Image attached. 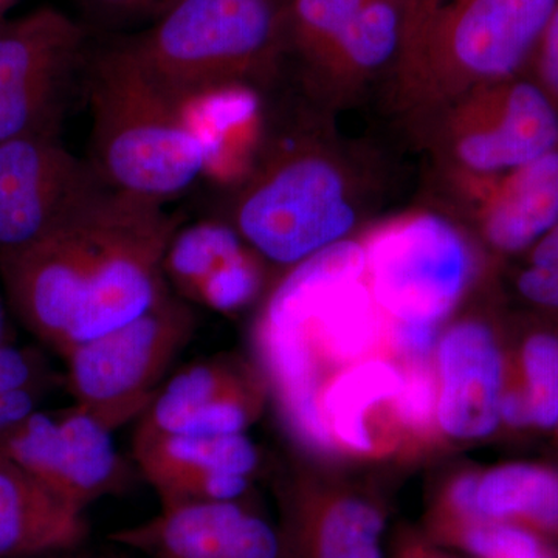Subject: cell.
Returning <instances> with one entry per match:
<instances>
[{
  "mask_svg": "<svg viewBox=\"0 0 558 558\" xmlns=\"http://www.w3.org/2000/svg\"><path fill=\"white\" fill-rule=\"evenodd\" d=\"M179 229L163 204L101 186L39 240L0 253L7 306L64 357L171 292L163 263Z\"/></svg>",
  "mask_w": 558,
  "mask_h": 558,
  "instance_id": "cell-1",
  "label": "cell"
},
{
  "mask_svg": "<svg viewBox=\"0 0 558 558\" xmlns=\"http://www.w3.org/2000/svg\"><path fill=\"white\" fill-rule=\"evenodd\" d=\"M83 90L89 105V163L110 189L168 202L185 193L208 163L186 106L146 75L119 39L89 50Z\"/></svg>",
  "mask_w": 558,
  "mask_h": 558,
  "instance_id": "cell-2",
  "label": "cell"
},
{
  "mask_svg": "<svg viewBox=\"0 0 558 558\" xmlns=\"http://www.w3.org/2000/svg\"><path fill=\"white\" fill-rule=\"evenodd\" d=\"M558 0H447L403 43L392 101L421 123L481 84L531 65Z\"/></svg>",
  "mask_w": 558,
  "mask_h": 558,
  "instance_id": "cell-3",
  "label": "cell"
},
{
  "mask_svg": "<svg viewBox=\"0 0 558 558\" xmlns=\"http://www.w3.org/2000/svg\"><path fill=\"white\" fill-rule=\"evenodd\" d=\"M284 0H179L135 33L117 35L180 105L270 80L282 61Z\"/></svg>",
  "mask_w": 558,
  "mask_h": 558,
  "instance_id": "cell-4",
  "label": "cell"
},
{
  "mask_svg": "<svg viewBox=\"0 0 558 558\" xmlns=\"http://www.w3.org/2000/svg\"><path fill=\"white\" fill-rule=\"evenodd\" d=\"M360 197L347 163L322 143H278L250 172L223 222L266 264L293 267L347 241Z\"/></svg>",
  "mask_w": 558,
  "mask_h": 558,
  "instance_id": "cell-5",
  "label": "cell"
},
{
  "mask_svg": "<svg viewBox=\"0 0 558 558\" xmlns=\"http://www.w3.org/2000/svg\"><path fill=\"white\" fill-rule=\"evenodd\" d=\"M196 330L193 304L171 290L145 314L65 354L62 384L75 405L116 433L148 410Z\"/></svg>",
  "mask_w": 558,
  "mask_h": 558,
  "instance_id": "cell-6",
  "label": "cell"
},
{
  "mask_svg": "<svg viewBox=\"0 0 558 558\" xmlns=\"http://www.w3.org/2000/svg\"><path fill=\"white\" fill-rule=\"evenodd\" d=\"M362 242L366 282L381 312L396 322L439 325L478 271L472 241L439 213H405L371 230Z\"/></svg>",
  "mask_w": 558,
  "mask_h": 558,
  "instance_id": "cell-7",
  "label": "cell"
},
{
  "mask_svg": "<svg viewBox=\"0 0 558 558\" xmlns=\"http://www.w3.org/2000/svg\"><path fill=\"white\" fill-rule=\"evenodd\" d=\"M424 123L451 178H494L558 149V106L521 75L473 87Z\"/></svg>",
  "mask_w": 558,
  "mask_h": 558,
  "instance_id": "cell-8",
  "label": "cell"
},
{
  "mask_svg": "<svg viewBox=\"0 0 558 558\" xmlns=\"http://www.w3.org/2000/svg\"><path fill=\"white\" fill-rule=\"evenodd\" d=\"M89 50L86 25L53 7L0 20V143L61 137Z\"/></svg>",
  "mask_w": 558,
  "mask_h": 558,
  "instance_id": "cell-9",
  "label": "cell"
},
{
  "mask_svg": "<svg viewBox=\"0 0 558 558\" xmlns=\"http://www.w3.org/2000/svg\"><path fill=\"white\" fill-rule=\"evenodd\" d=\"M0 458L20 465L81 512L123 494L134 478L112 429L75 403L35 411L0 438Z\"/></svg>",
  "mask_w": 558,
  "mask_h": 558,
  "instance_id": "cell-10",
  "label": "cell"
},
{
  "mask_svg": "<svg viewBox=\"0 0 558 558\" xmlns=\"http://www.w3.org/2000/svg\"><path fill=\"white\" fill-rule=\"evenodd\" d=\"M105 185L57 135L0 143V253L39 240Z\"/></svg>",
  "mask_w": 558,
  "mask_h": 558,
  "instance_id": "cell-11",
  "label": "cell"
},
{
  "mask_svg": "<svg viewBox=\"0 0 558 558\" xmlns=\"http://www.w3.org/2000/svg\"><path fill=\"white\" fill-rule=\"evenodd\" d=\"M266 387L259 376L229 355H213L171 374L132 440L163 436H230L247 433Z\"/></svg>",
  "mask_w": 558,
  "mask_h": 558,
  "instance_id": "cell-12",
  "label": "cell"
},
{
  "mask_svg": "<svg viewBox=\"0 0 558 558\" xmlns=\"http://www.w3.org/2000/svg\"><path fill=\"white\" fill-rule=\"evenodd\" d=\"M109 539L148 558H289L281 527L250 499L168 506Z\"/></svg>",
  "mask_w": 558,
  "mask_h": 558,
  "instance_id": "cell-13",
  "label": "cell"
},
{
  "mask_svg": "<svg viewBox=\"0 0 558 558\" xmlns=\"http://www.w3.org/2000/svg\"><path fill=\"white\" fill-rule=\"evenodd\" d=\"M132 459L161 508L250 499L260 468V451L247 433L132 440Z\"/></svg>",
  "mask_w": 558,
  "mask_h": 558,
  "instance_id": "cell-14",
  "label": "cell"
},
{
  "mask_svg": "<svg viewBox=\"0 0 558 558\" xmlns=\"http://www.w3.org/2000/svg\"><path fill=\"white\" fill-rule=\"evenodd\" d=\"M436 422L450 438L484 439L499 424L502 357L490 326L462 319L439 337L436 348Z\"/></svg>",
  "mask_w": 558,
  "mask_h": 558,
  "instance_id": "cell-15",
  "label": "cell"
},
{
  "mask_svg": "<svg viewBox=\"0 0 558 558\" xmlns=\"http://www.w3.org/2000/svg\"><path fill=\"white\" fill-rule=\"evenodd\" d=\"M495 252L531 250L558 226V149L494 178H453Z\"/></svg>",
  "mask_w": 558,
  "mask_h": 558,
  "instance_id": "cell-16",
  "label": "cell"
},
{
  "mask_svg": "<svg viewBox=\"0 0 558 558\" xmlns=\"http://www.w3.org/2000/svg\"><path fill=\"white\" fill-rule=\"evenodd\" d=\"M89 535L86 512L70 506L20 465L0 458V558L81 549Z\"/></svg>",
  "mask_w": 558,
  "mask_h": 558,
  "instance_id": "cell-17",
  "label": "cell"
},
{
  "mask_svg": "<svg viewBox=\"0 0 558 558\" xmlns=\"http://www.w3.org/2000/svg\"><path fill=\"white\" fill-rule=\"evenodd\" d=\"M402 0H368L339 38L301 80L319 100L337 101L385 69H395L403 46Z\"/></svg>",
  "mask_w": 558,
  "mask_h": 558,
  "instance_id": "cell-18",
  "label": "cell"
},
{
  "mask_svg": "<svg viewBox=\"0 0 558 558\" xmlns=\"http://www.w3.org/2000/svg\"><path fill=\"white\" fill-rule=\"evenodd\" d=\"M289 558H385V515L355 495H293L281 527Z\"/></svg>",
  "mask_w": 558,
  "mask_h": 558,
  "instance_id": "cell-19",
  "label": "cell"
},
{
  "mask_svg": "<svg viewBox=\"0 0 558 558\" xmlns=\"http://www.w3.org/2000/svg\"><path fill=\"white\" fill-rule=\"evenodd\" d=\"M403 384V369L384 359L352 363L319 396V409L333 442L355 453L374 449L368 427L369 409L395 400Z\"/></svg>",
  "mask_w": 558,
  "mask_h": 558,
  "instance_id": "cell-20",
  "label": "cell"
},
{
  "mask_svg": "<svg viewBox=\"0 0 558 558\" xmlns=\"http://www.w3.org/2000/svg\"><path fill=\"white\" fill-rule=\"evenodd\" d=\"M481 520H527L542 527L558 526V473L532 464H506L481 476Z\"/></svg>",
  "mask_w": 558,
  "mask_h": 558,
  "instance_id": "cell-21",
  "label": "cell"
},
{
  "mask_svg": "<svg viewBox=\"0 0 558 558\" xmlns=\"http://www.w3.org/2000/svg\"><path fill=\"white\" fill-rule=\"evenodd\" d=\"M245 248L244 241L223 220L179 229L165 255V277L175 295L193 303L205 279Z\"/></svg>",
  "mask_w": 558,
  "mask_h": 558,
  "instance_id": "cell-22",
  "label": "cell"
},
{
  "mask_svg": "<svg viewBox=\"0 0 558 558\" xmlns=\"http://www.w3.org/2000/svg\"><path fill=\"white\" fill-rule=\"evenodd\" d=\"M526 398L531 405L532 425L554 428L558 425V337L539 332L529 337L523 354Z\"/></svg>",
  "mask_w": 558,
  "mask_h": 558,
  "instance_id": "cell-23",
  "label": "cell"
},
{
  "mask_svg": "<svg viewBox=\"0 0 558 558\" xmlns=\"http://www.w3.org/2000/svg\"><path fill=\"white\" fill-rule=\"evenodd\" d=\"M263 259L248 247L205 279L193 303L219 314H236L258 299L264 284Z\"/></svg>",
  "mask_w": 558,
  "mask_h": 558,
  "instance_id": "cell-24",
  "label": "cell"
},
{
  "mask_svg": "<svg viewBox=\"0 0 558 558\" xmlns=\"http://www.w3.org/2000/svg\"><path fill=\"white\" fill-rule=\"evenodd\" d=\"M451 538L476 558H539L538 538L510 521L480 520L451 531Z\"/></svg>",
  "mask_w": 558,
  "mask_h": 558,
  "instance_id": "cell-25",
  "label": "cell"
},
{
  "mask_svg": "<svg viewBox=\"0 0 558 558\" xmlns=\"http://www.w3.org/2000/svg\"><path fill=\"white\" fill-rule=\"evenodd\" d=\"M438 376L429 363H414L403 371V384L392 400L399 422L414 432H424L436 421Z\"/></svg>",
  "mask_w": 558,
  "mask_h": 558,
  "instance_id": "cell-26",
  "label": "cell"
},
{
  "mask_svg": "<svg viewBox=\"0 0 558 558\" xmlns=\"http://www.w3.org/2000/svg\"><path fill=\"white\" fill-rule=\"evenodd\" d=\"M87 25L106 32L148 27L179 0H76ZM86 25V27H87Z\"/></svg>",
  "mask_w": 558,
  "mask_h": 558,
  "instance_id": "cell-27",
  "label": "cell"
},
{
  "mask_svg": "<svg viewBox=\"0 0 558 558\" xmlns=\"http://www.w3.org/2000/svg\"><path fill=\"white\" fill-rule=\"evenodd\" d=\"M517 288L535 306L558 311V226L531 248Z\"/></svg>",
  "mask_w": 558,
  "mask_h": 558,
  "instance_id": "cell-28",
  "label": "cell"
},
{
  "mask_svg": "<svg viewBox=\"0 0 558 558\" xmlns=\"http://www.w3.org/2000/svg\"><path fill=\"white\" fill-rule=\"evenodd\" d=\"M58 381H62V377H57L43 349L16 347L11 341L0 347V392L53 388Z\"/></svg>",
  "mask_w": 558,
  "mask_h": 558,
  "instance_id": "cell-29",
  "label": "cell"
},
{
  "mask_svg": "<svg viewBox=\"0 0 558 558\" xmlns=\"http://www.w3.org/2000/svg\"><path fill=\"white\" fill-rule=\"evenodd\" d=\"M389 337L392 347L409 365L429 363L438 348V325L392 319Z\"/></svg>",
  "mask_w": 558,
  "mask_h": 558,
  "instance_id": "cell-30",
  "label": "cell"
},
{
  "mask_svg": "<svg viewBox=\"0 0 558 558\" xmlns=\"http://www.w3.org/2000/svg\"><path fill=\"white\" fill-rule=\"evenodd\" d=\"M535 81L558 106V5L531 61Z\"/></svg>",
  "mask_w": 558,
  "mask_h": 558,
  "instance_id": "cell-31",
  "label": "cell"
},
{
  "mask_svg": "<svg viewBox=\"0 0 558 558\" xmlns=\"http://www.w3.org/2000/svg\"><path fill=\"white\" fill-rule=\"evenodd\" d=\"M480 476L472 473L459 475L447 490L446 512L449 515L451 531L464 524L480 521L478 513Z\"/></svg>",
  "mask_w": 558,
  "mask_h": 558,
  "instance_id": "cell-32",
  "label": "cell"
},
{
  "mask_svg": "<svg viewBox=\"0 0 558 558\" xmlns=\"http://www.w3.org/2000/svg\"><path fill=\"white\" fill-rule=\"evenodd\" d=\"M51 389L36 387L0 392V438L38 411Z\"/></svg>",
  "mask_w": 558,
  "mask_h": 558,
  "instance_id": "cell-33",
  "label": "cell"
},
{
  "mask_svg": "<svg viewBox=\"0 0 558 558\" xmlns=\"http://www.w3.org/2000/svg\"><path fill=\"white\" fill-rule=\"evenodd\" d=\"M499 422H506L510 427L532 425L531 405L524 389H510L502 392L499 400Z\"/></svg>",
  "mask_w": 558,
  "mask_h": 558,
  "instance_id": "cell-34",
  "label": "cell"
},
{
  "mask_svg": "<svg viewBox=\"0 0 558 558\" xmlns=\"http://www.w3.org/2000/svg\"><path fill=\"white\" fill-rule=\"evenodd\" d=\"M446 2L447 0H402L403 13H405L403 43L410 39L418 28L424 27L425 22Z\"/></svg>",
  "mask_w": 558,
  "mask_h": 558,
  "instance_id": "cell-35",
  "label": "cell"
},
{
  "mask_svg": "<svg viewBox=\"0 0 558 558\" xmlns=\"http://www.w3.org/2000/svg\"><path fill=\"white\" fill-rule=\"evenodd\" d=\"M3 299L5 296H3V292L0 290V347L10 343L9 315H7L9 306H7V301Z\"/></svg>",
  "mask_w": 558,
  "mask_h": 558,
  "instance_id": "cell-36",
  "label": "cell"
},
{
  "mask_svg": "<svg viewBox=\"0 0 558 558\" xmlns=\"http://www.w3.org/2000/svg\"><path fill=\"white\" fill-rule=\"evenodd\" d=\"M400 558H446L440 557L438 554L433 553V550L422 548V546H413V548H409L405 553L400 556Z\"/></svg>",
  "mask_w": 558,
  "mask_h": 558,
  "instance_id": "cell-37",
  "label": "cell"
},
{
  "mask_svg": "<svg viewBox=\"0 0 558 558\" xmlns=\"http://www.w3.org/2000/svg\"><path fill=\"white\" fill-rule=\"evenodd\" d=\"M32 558H92L81 554V549L68 550V553L47 554V556L32 557ZM101 558V557H98Z\"/></svg>",
  "mask_w": 558,
  "mask_h": 558,
  "instance_id": "cell-38",
  "label": "cell"
},
{
  "mask_svg": "<svg viewBox=\"0 0 558 558\" xmlns=\"http://www.w3.org/2000/svg\"><path fill=\"white\" fill-rule=\"evenodd\" d=\"M11 2H13V0H0V20H3L2 13L7 9H9V7L11 5Z\"/></svg>",
  "mask_w": 558,
  "mask_h": 558,
  "instance_id": "cell-39",
  "label": "cell"
},
{
  "mask_svg": "<svg viewBox=\"0 0 558 558\" xmlns=\"http://www.w3.org/2000/svg\"><path fill=\"white\" fill-rule=\"evenodd\" d=\"M539 558H546V557H545V556H543V557H539Z\"/></svg>",
  "mask_w": 558,
  "mask_h": 558,
  "instance_id": "cell-40",
  "label": "cell"
},
{
  "mask_svg": "<svg viewBox=\"0 0 558 558\" xmlns=\"http://www.w3.org/2000/svg\"><path fill=\"white\" fill-rule=\"evenodd\" d=\"M101 558H110V557H101Z\"/></svg>",
  "mask_w": 558,
  "mask_h": 558,
  "instance_id": "cell-41",
  "label": "cell"
},
{
  "mask_svg": "<svg viewBox=\"0 0 558 558\" xmlns=\"http://www.w3.org/2000/svg\"><path fill=\"white\" fill-rule=\"evenodd\" d=\"M284 2H286V0H284Z\"/></svg>",
  "mask_w": 558,
  "mask_h": 558,
  "instance_id": "cell-42",
  "label": "cell"
}]
</instances>
